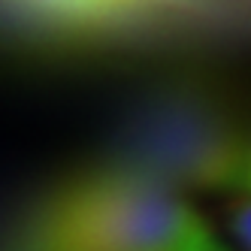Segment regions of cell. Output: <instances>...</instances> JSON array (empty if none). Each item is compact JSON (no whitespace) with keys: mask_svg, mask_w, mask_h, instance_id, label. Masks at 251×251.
<instances>
[{"mask_svg":"<svg viewBox=\"0 0 251 251\" xmlns=\"http://www.w3.org/2000/svg\"><path fill=\"white\" fill-rule=\"evenodd\" d=\"M197 218L178 188L109 160L51 191L9 251H176Z\"/></svg>","mask_w":251,"mask_h":251,"instance_id":"obj_1","label":"cell"},{"mask_svg":"<svg viewBox=\"0 0 251 251\" xmlns=\"http://www.w3.org/2000/svg\"><path fill=\"white\" fill-rule=\"evenodd\" d=\"M251 25L248 6L185 3H0V43L33 51L146 49L176 40L233 37Z\"/></svg>","mask_w":251,"mask_h":251,"instance_id":"obj_2","label":"cell"},{"mask_svg":"<svg viewBox=\"0 0 251 251\" xmlns=\"http://www.w3.org/2000/svg\"><path fill=\"white\" fill-rule=\"evenodd\" d=\"M245 133L200 88H164L124 127L112 164L142 170L173 188H230Z\"/></svg>","mask_w":251,"mask_h":251,"instance_id":"obj_3","label":"cell"},{"mask_svg":"<svg viewBox=\"0 0 251 251\" xmlns=\"http://www.w3.org/2000/svg\"><path fill=\"white\" fill-rule=\"evenodd\" d=\"M227 218H230L233 236L242 242L245 251H251V197H239V200H233L230 209H227Z\"/></svg>","mask_w":251,"mask_h":251,"instance_id":"obj_4","label":"cell"},{"mask_svg":"<svg viewBox=\"0 0 251 251\" xmlns=\"http://www.w3.org/2000/svg\"><path fill=\"white\" fill-rule=\"evenodd\" d=\"M227 191H236L239 197H251V133H245V139H242V149H239Z\"/></svg>","mask_w":251,"mask_h":251,"instance_id":"obj_5","label":"cell"},{"mask_svg":"<svg viewBox=\"0 0 251 251\" xmlns=\"http://www.w3.org/2000/svg\"><path fill=\"white\" fill-rule=\"evenodd\" d=\"M176 251H227V248L212 236V230L206 227L203 218H197V221L191 224V230L185 233V239L178 242Z\"/></svg>","mask_w":251,"mask_h":251,"instance_id":"obj_6","label":"cell"}]
</instances>
